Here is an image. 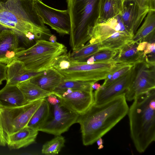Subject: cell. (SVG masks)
I'll list each match as a JSON object with an SVG mask.
<instances>
[{
	"label": "cell",
	"instance_id": "1",
	"mask_svg": "<svg viewBox=\"0 0 155 155\" xmlns=\"http://www.w3.org/2000/svg\"><path fill=\"white\" fill-rule=\"evenodd\" d=\"M129 108L125 93L102 104L94 103L77 120L83 145H92L102 137L127 114Z\"/></svg>",
	"mask_w": 155,
	"mask_h": 155
},
{
	"label": "cell",
	"instance_id": "2",
	"mask_svg": "<svg viewBox=\"0 0 155 155\" xmlns=\"http://www.w3.org/2000/svg\"><path fill=\"white\" fill-rule=\"evenodd\" d=\"M134 100L127 114L130 136L137 151L142 153L155 140V89Z\"/></svg>",
	"mask_w": 155,
	"mask_h": 155
},
{
	"label": "cell",
	"instance_id": "3",
	"mask_svg": "<svg viewBox=\"0 0 155 155\" xmlns=\"http://www.w3.org/2000/svg\"><path fill=\"white\" fill-rule=\"evenodd\" d=\"M70 18V45L72 51L83 46L91 39L97 22L100 0H66Z\"/></svg>",
	"mask_w": 155,
	"mask_h": 155
},
{
	"label": "cell",
	"instance_id": "4",
	"mask_svg": "<svg viewBox=\"0 0 155 155\" xmlns=\"http://www.w3.org/2000/svg\"><path fill=\"white\" fill-rule=\"evenodd\" d=\"M67 52V47L62 44L41 39L28 49L18 52L15 60L23 62L29 70L39 72L52 67L56 59Z\"/></svg>",
	"mask_w": 155,
	"mask_h": 155
},
{
	"label": "cell",
	"instance_id": "5",
	"mask_svg": "<svg viewBox=\"0 0 155 155\" xmlns=\"http://www.w3.org/2000/svg\"><path fill=\"white\" fill-rule=\"evenodd\" d=\"M133 36L126 28L119 14L106 22L97 23L88 41L98 44L100 50H119Z\"/></svg>",
	"mask_w": 155,
	"mask_h": 155
},
{
	"label": "cell",
	"instance_id": "6",
	"mask_svg": "<svg viewBox=\"0 0 155 155\" xmlns=\"http://www.w3.org/2000/svg\"><path fill=\"white\" fill-rule=\"evenodd\" d=\"M43 99L15 107H0V146L7 145L11 135L27 126Z\"/></svg>",
	"mask_w": 155,
	"mask_h": 155
},
{
	"label": "cell",
	"instance_id": "7",
	"mask_svg": "<svg viewBox=\"0 0 155 155\" xmlns=\"http://www.w3.org/2000/svg\"><path fill=\"white\" fill-rule=\"evenodd\" d=\"M118 64L114 60L92 64L71 61L68 68L58 71L63 76L64 80L95 83L105 79Z\"/></svg>",
	"mask_w": 155,
	"mask_h": 155
},
{
	"label": "cell",
	"instance_id": "8",
	"mask_svg": "<svg viewBox=\"0 0 155 155\" xmlns=\"http://www.w3.org/2000/svg\"><path fill=\"white\" fill-rule=\"evenodd\" d=\"M155 89V64L143 61L134 64L129 87L125 93L127 101Z\"/></svg>",
	"mask_w": 155,
	"mask_h": 155
},
{
	"label": "cell",
	"instance_id": "9",
	"mask_svg": "<svg viewBox=\"0 0 155 155\" xmlns=\"http://www.w3.org/2000/svg\"><path fill=\"white\" fill-rule=\"evenodd\" d=\"M49 104L52 109V112L50 111L51 117H49L39 131L56 136L60 135L77 123L79 114L65 107L59 99L55 102Z\"/></svg>",
	"mask_w": 155,
	"mask_h": 155
},
{
	"label": "cell",
	"instance_id": "10",
	"mask_svg": "<svg viewBox=\"0 0 155 155\" xmlns=\"http://www.w3.org/2000/svg\"><path fill=\"white\" fill-rule=\"evenodd\" d=\"M35 9L45 24L61 35L70 34L71 21L68 9L60 10L44 3L41 0H34Z\"/></svg>",
	"mask_w": 155,
	"mask_h": 155
},
{
	"label": "cell",
	"instance_id": "11",
	"mask_svg": "<svg viewBox=\"0 0 155 155\" xmlns=\"http://www.w3.org/2000/svg\"><path fill=\"white\" fill-rule=\"evenodd\" d=\"M53 94L65 107L79 114L85 112L94 103L93 91L68 89Z\"/></svg>",
	"mask_w": 155,
	"mask_h": 155
},
{
	"label": "cell",
	"instance_id": "12",
	"mask_svg": "<svg viewBox=\"0 0 155 155\" xmlns=\"http://www.w3.org/2000/svg\"><path fill=\"white\" fill-rule=\"evenodd\" d=\"M131 69L114 81L96 90L94 93V103L97 105L102 104L125 94L130 85Z\"/></svg>",
	"mask_w": 155,
	"mask_h": 155
},
{
	"label": "cell",
	"instance_id": "13",
	"mask_svg": "<svg viewBox=\"0 0 155 155\" xmlns=\"http://www.w3.org/2000/svg\"><path fill=\"white\" fill-rule=\"evenodd\" d=\"M149 10L140 7L135 0L124 2L120 15L127 30L134 35Z\"/></svg>",
	"mask_w": 155,
	"mask_h": 155
},
{
	"label": "cell",
	"instance_id": "14",
	"mask_svg": "<svg viewBox=\"0 0 155 155\" xmlns=\"http://www.w3.org/2000/svg\"><path fill=\"white\" fill-rule=\"evenodd\" d=\"M19 41L18 36L13 31L8 29L0 31V63H10L18 52L25 49L19 46Z\"/></svg>",
	"mask_w": 155,
	"mask_h": 155
},
{
	"label": "cell",
	"instance_id": "15",
	"mask_svg": "<svg viewBox=\"0 0 155 155\" xmlns=\"http://www.w3.org/2000/svg\"><path fill=\"white\" fill-rule=\"evenodd\" d=\"M6 84L17 85L18 84L29 80L43 72L33 71L27 69L22 62L14 60L6 65ZM45 71V70H44Z\"/></svg>",
	"mask_w": 155,
	"mask_h": 155
},
{
	"label": "cell",
	"instance_id": "16",
	"mask_svg": "<svg viewBox=\"0 0 155 155\" xmlns=\"http://www.w3.org/2000/svg\"><path fill=\"white\" fill-rule=\"evenodd\" d=\"M28 104L17 85L6 84L0 90V107L13 108Z\"/></svg>",
	"mask_w": 155,
	"mask_h": 155
},
{
	"label": "cell",
	"instance_id": "17",
	"mask_svg": "<svg viewBox=\"0 0 155 155\" xmlns=\"http://www.w3.org/2000/svg\"><path fill=\"white\" fill-rule=\"evenodd\" d=\"M64 79L63 76L58 70L52 67L29 80L41 88L53 92Z\"/></svg>",
	"mask_w": 155,
	"mask_h": 155
},
{
	"label": "cell",
	"instance_id": "18",
	"mask_svg": "<svg viewBox=\"0 0 155 155\" xmlns=\"http://www.w3.org/2000/svg\"><path fill=\"white\" fill-rule=\"evenodd\" d=\"M139 43L132 40L125 45L119 50L114 60L117 63L132 64L144 61L143 51L138 48Z\"/></svg>",
	"mask_w": 155,
	"mask_h": 155
},
{
	"label": "cell",
	"instance_id": "19",
	"mask_svg": "<svg viewBox=\"0 0 155 155\" xmlns=\"http://www.w3.org/2000/svg\"><path fill=\"white\" fill-rule=\"evenodd\" d=\"M38 131L26 126L9 137L7 145L11 149L25 147L34 143Z\"/></svg>",
	"mask_w": 155,
	"mask_h": 155
},
{
	"label": "cell",
	"instance_id": "20",
	"mask_svg": "<svg viewBox=\"0 0 155 155\" xmlns=\"http://www.w3.org/2000/svg\"><path fill=\"white\" fill-rule=\"evenodd\" d=\"M145 18L143 24L134 35L132 40L138 43L155 42V10H149Z\"/></svg>",
	"mask_w": 155,
	"mask_h": 155
},
{
	"label": "cell",
	"instance_id": "21",
	"mask_svg": "<svg viewBox=\"0 0 155 155\" xmlns=\"http://www.w3.org/2000/svg\"><path fill=\"white\" fill-rule=\"evenodd\" d=\"M124 2L123 0H100L97 23L106 22L120 14Z\"/></svg>",
	"mask_w": 155,
	"mask_h": 155
},
{
	"label": "cell",
	"instance_id": "22",
	"mask_svg": "<svg viewBox=\"0 0 155 155\" xmlns=\"http://www.w3.org/2000/svg\"><path fill=\"white\" fill-rule=\"evenodd\" d=\"M17 86L22 92L28 103L45 98L53 92L45 90L29 80L21 82Z\"/></svg>",
	"mask_w": 155,
	"mask_h": 155
},
{
	"label": "cell",
	"instance_id": "23",
	"mask_svg": "<svg viewBox=\"0 0 155 155\" xmlns=\"http://www.w3.org/2000/svg\"><path fill=\"white\" fill-rule=\"evenodd\" d=\"M50 113V105L45 98L33 114L27 126L39 131L47 121Z\"/></svg>",
	"mask_w": 155,
	"mask_h": 155
},
{
	"label": "cell",
	"instance_id": "24",
	"mask_svg": "<svg viewBox=\"0 0 155 155\" xmlns=\"http://www.w3.org/2000/svg\"><path fill=\"white\" fill-rule=\"evenodd\" d=\"M100 50L98 44L88 41L86 45L68 54L71 61L86 62L88 58Z\"/></svg>",
	"mask_w": 155,
	"mask_h": 155
},
{
	"label": "cell",
	"instance_id": "25",
	"mask_svg": "<svg viewBox=\"0 0 155 155\" xmlns=\"http://www.w3.org/2000/svg\"><path fill=\"white\" fill-rule=\"evenodd\" d=\"M94 82L76 80H63L55 88L53 92H60L67 89L72 90L93 91L92 86Z\"/></svg>",
	"mask_w": 155,
	"mask_h": 155
},
{
	"label": "cell",
	"instance_id": "26",
	"mask_svg": "<svg viewBox=\"0 0 155 155\" xmlns=\"http://www.w3.org/2000/svg\"><path fill=\"white\" fill-rule=\"evenodd\" d=\"M65 140L61 136L58 135L45 143L42 146V153L48 155H54L58 154L64 146Z\"/></svg>",
	"mask_w": 155,
	"mask_h": 155
},
{
	"label": "cell",
	"instance_id": "27",
	"mask_svg": "<svg viewBox=\"0 0 155 155\" xmlns=\"http://www.w3.org/2000/svg\"><path fill=\"white\" fill-rule=\"evenodd\" d=\"M134 64L118 63L117 66L104 79L101 86L107 85L123 76L133 67Z\"/></svg>",
	"mask_w": 155,
	"mask_h": 155
},
{
	"label": "cell",
	"instance_id": "28",
	"mask_svg": "<svg viewBox=\"0 0 155 155\" xmlns=\"http://www.w3.org/2000/svg\"><path fill=\"white\" fill-rule=\"evenodd\" d=\"M119 50L104 49L100 50L91 56L95 62L114 60Z\"/></svg>",
	"mask_w": 155,
	"mask_h": 155
},
{
	"label": "cell",
	"instance_id": "29",
	"mask_svg": "<svg viewBox=\"0 0 155 155\" xmlns=\"http://www.w3.org/2000/svg\"><path fill=\"white\" fill-rule=\"evenodd\" d=\"M71 61L68 53L59 56L54 61L52 67L57 70L68 68L70 66Z\"/></svg>",
	"mask_w": 155,
	"mask_h": 155
},
{
	"label": "cell",
	"instance_id": "30",
	"mask_svg": "<svg viewBox=\"0 0 155 155\" xmlns=\"http://www.w3.org/2000/svg\"><path fill=\"white\" fill-rule=\"evenodd\" d=\"M141 8L155 10V0H135Z\"/></svg>",
	"mask_w": 155,
	"mask_h": 155
},
{
	"label": "cell",
	"instance_id": "31",
	"mask_svg": "<svg viewBox=\"0 0 155 155\" xmlns=\"http://www.w3.org/2000/svg\"><path fill=\"white\" fill-rule=\"evenodd\" d=\"M7 66L5 64L0 63V85L3 81L6 79Z\"/></svg>",
	"mask_w": 155,
	"mask_h": 155
},
{
	"label": "cell",
	"instance_id": "32",
	"mask_svg": "<svg viewBox=\"0 0 155 155\" xmlns=\"http://www.w3.org/2000/svg\"><path fill=\"white\" fill-rule=\"evenodd\" d=\"M96 142H97V145L98 147V149L101 150L103 148L104 146L103 145V140L101 137L97 139Z\"/></svg>",
	"mask_w": 155,
	"mask_h": 155
},
{
	"label": "cell",
	"instance_id": "33",
	"mask_svg": "<svg viewBox=\"0 0 155 155\" xmlns=\"http://www.w3.org/2000/svg\"><path fill=\"white\" fill-rule=\"evenodd\" d=\"M101 87V85L99 84L96 82L93 83L92 86L93 89H94L96 90L98 89Z\"/></svg>",
	"mask_w": 155,
	"mask_h": 155
},
{
	"label": "cell",
	"instance_id": "34",
	"mask_svg": "<svg viewBox=\"0 0 155 155\" xmlns=\"http://www.w3.org/2000/svg\"><path fill=\"white\" fill-rule=\"evenodd\" d=\"M49 41L52 42L54 43L56 42L57 38L54 35H52L49 38Z\"/></svg>",
	"mask_w": 155,
	"mask_h": 155
},
{
	"label": "cell",
	"instance_id": "35",
	"mask_svg": "<svg viewBox=\"0 0 155 155\" xmlns=\"http://www.w3.org/2000/svg\"><path fill=\"white\" fill-rule=\"evenodd\" d=\"M124 1H126V0H123Z\"/></svg>",
	"mask_w": 155,
	"mask_h": 155
}]
</instances>
